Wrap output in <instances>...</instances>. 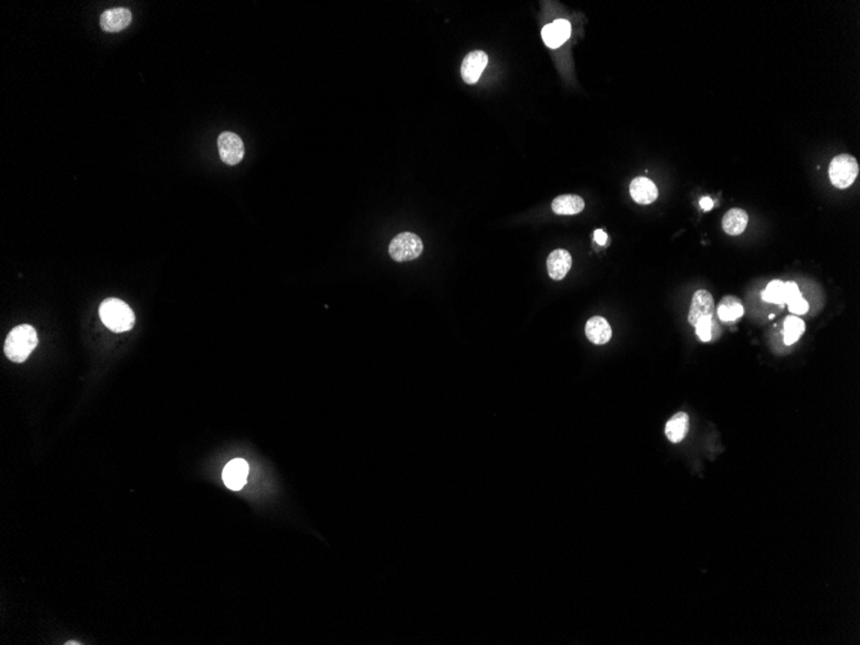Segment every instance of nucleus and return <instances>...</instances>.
Masks as SVG:
<instances>
[{"mask_svg": "<svg viewBox=\"0 0 860 645\" xmlns=\"http://www.w3.org/2000/svg\"><path fill=\"white\" fill-rule=\"evenodd\" d=\"M36 345L38 334L34 327L30 325H19L9 332L4 344V353L12 362L22 364L33 353Z\"/></svg>", "mask_w": 860, "mask_h": 645, "instance_id": "obj_1", "label": "nucleus"}, {"mask_svg": "<svg viewBox=\"0 0 860 645\" xmlns=\"http://www.w3.org/2000/svg\"><path fill=\"white\" fill-rule=\"evenodd\" d=\"M100 317L107 329L114 332H125L133 329L136 317L132 308L120 299H106L100 306Z\"/></svg>", "mask_w": 860, "mask_h": 645, "instance_id": "obj_2", "label": "nucleus"}, {"mask_svg": "<svg viewBox=\"0 0 860 645\" xmlns=\"http://www.w3.org/2000/svg\"><path fill=\"white\" fill-rule=\"evenodd\" d=\"M859 174V165L857 159L847 155L843 153L836 156L835 159H832L831 165H829V179L831 183L835 187L843 189V188L850 187L854 180L857 179Z\"/></svg>", "mask_w": 860, "mask_h": 645, "instance_id": "obj_3", "label": "nucleus"}, {"mask_svg": "<svg viewBox=\"0 0 860 645\" xmlns=\"http://www.w3.org/2000/svg\"><path fill=\"white\" fill-rule=\"evenodd\" d=\"M424 250L421 238L411 232H403L393 238L389 255L396 262H409L419 258Z\"/></svg>", "mask_w": 860, "mask_h": 645, "instance_id": "obj_4", "label": "nucleus"}, {"mask_svg": "<svg viewBox=\"0 0 860 645\" xmlns=\"http://www.w3.org/2000/svg\"><path fill=\"white\" fill-rule=\"evenodd\" d=\"M218 150L221 162L227 165H237L245 155V146L242 139L232 132L221 133L218 138Z\"/></svg>", "mask_w": 860, "mask_h": 645, "instance_id": "obj_5", "label": "nucleus"}, {"mask_svg": "<svg viewBox=\"0 0 860 645\" xmlns=\"http://www.w3.org/2000/svg\"><path fill=\"white\" fill-rule=\"evenodd\" d=\"M488 63L485 52H470L461 63V77L467 84H476Z\"/></svg>", "mask_w": 860, "mask_h": 645, "instance_id": "obj_6", "label": "nucleus"}, {"mask_svg": "<svg viewBox=\"0 0 860 645\" xmlns=\"http://www.w3.org/2000/svg\"><path fill=\"white\" fill-rule=\"evenodd\" d=\"M132 20V12L128 8L119 7L104 10L100 18V25L106 33H119L130 25Z\"/></svg>", "mask_w": 860, "mask_h": 645, "instance_id": "obj_7", "label": "nucleus"}, {"mask_svg": "<svg viewBox=\"0 0 860 645\" xmlns=\"http://www.w3.org/2000/svg\"><path fill=\"white\" fill-rule=\"evenodd\" d=\"M714 312H715V302H714L712 295L707 290L696 291L691 299L689 317H688L690 325L696 326V323L698 322L702 317H712Z\"/></svg>", "mask_w": 860, "mask_h": 645, "instance_id": "obj_8", "label": "nucleus"}, {"mask_svg": "<svg viewBox=\"0 0 860 645\" xmlns=\"http://www.w3.org/2000/svg\"><path fill=\"white\" fill-rule=\"evenodd\" d=\"M249 465L244 458L230 460L223 470V481L230 490H241L247 481Z\"/></svg>", "mask_w": 860, "mask_h": 645, "instance_id": "obj_9", "label": "nucleus"}, {"mask_svg": "<svg viewBox=\"0 0 860 645\" xmlns=\"http://www.w3.org/2000/svg\"><path fill=\"white\" fill-rule=\"evenodd\" d=\"M571 35V25L567 20H556L542 29V39L549 48H559Z\"/></svg>", "mask_w": 860, "mask_h": 645, "instance_id": "obj_10", "label": "nucleus"}, {"mask_svg": "<svg viewBox=\"0 0 860 645\" xmlns=\"http://www.w3.org/2000/svg\"><path fill=\"white\" fill-rule=\"evenodd\" d=\"M630 195L635 203L641 205L652 204L658 197L657 186L650 179H632L630 185Z\"/></svg>", "mask_w": 860, "mask_h": 645, "instance_id": "obj_11", "label": "nucleus"}, {"mask_svg": "<svg viewBox=\"0 0 860 645\" xmlns=\"http://www.w3.org/2000/svg\"><path fill=\"white\" fill-rule=\"evenodd\" d=\"M572 267V256L567 250H554L547 258L549 276L555 281L563 280Z\"/></svg>", "mask_w": 860, "mask_h": 645, "instance_id": "obj_12", "label": "nucleus"}, {"mask_svg": "<svg viewBox=\"0 0 860 645\" xmlns=\"http://www.w3.org/2000/svg\"><path fill=\"white\" fill-rule=\"evenodd\" d=\"M585 332H586L588 339L596 345L607 344L612 338L611 325L608 323L604 317H600V316H595L588 320Z\"/></svg>", "mask_w": 860, "mask_h": 645, "instance_id": "obj_13", "label": "nucleus"}, {"mask_svg": "<svg viewBox=\"0 0 860 645\" xmlns=\"http://www.w3.org/2000/svg\"><path fill=\"white\" fill-rule=\"evenodd\" d=\"M688 430H689V417L685 412H679L667 421L664 433L669 438V441L679 443L685 438Z\"/></svg>", "mask_w": 860, "mask_h": 645, "instance_id": "obj_14", "label": "nucleus"}, {"mask_svg": "<svg viewBox=\"0 0 860 645\" xmlns=\"http://www.w3.org/2000/svg\"><path fill=\"white\" fill-rule=\"evenodd\" d=\"M749 224V214L743 209H730L723 218V229L730 236H738Z\"/></svg>", "mask_w": 860, "mask_h": 645, "instance_id": "obj_15", "label": "nucleus"}, {"mask_svg": "<svg viewBox=\"0 0 860 645\" xmlns=\"http://www.w3.org/2000/svg\"><path fill=\"white\" fill-rule=\"evenodd\" d=\"M744 313V309L742 306L741 299L737 297L728 295L720 300V304L717 306V314L719 318L723 322H734L737 320H740L742 316Z\"/></svg>", "mask_w": 860, "mask_h": 645, "instance_id": "obj_16", "label": "nucleus"}, {"mask_svg": "<svg viewBox=\"0 0 860 645\" xmlns=\"http://www.w3.org/2000/svg\"><path fill=\"white\" fill-rule=\"evenodd\" d=\"M553 212L559 215H574L585 209V201L577 195H563L554 199Z\"/></svg>", "mask_w": 860, "mask_h": 645, "instance_id": "obj_17", "label": "nucleus"}, {"mask_svg": "<svg viewBox=\"0 0 860 645\" xmlns=\"http://www.w3.org/2000/svg\"><path fill=\"white\" fill-rule=\"evenodd\" d=\"M805 332V322L796 317L790 316L784 321V344L791 345L800 339L801 335Z\"/></svg>", "mask_w": 860, "mask_h": 645, "instance_id": "obj_18", "label": "nucleus"}, {"mask_svg": "<svg viewBox=\"0 0 860 645\" xmlns=\"http://www.w3.org/2000/svg\"><path fill=\"white\" fill-rule=\"evenodd\" d=\"M783 288V281H772V282L767 285V289L764 290V291H763V294H761L763 300H765L767 303H774V304H781V306H784Z\"/></svg>", "mask_w": 860, "mask_h": 645, "instance_id": "obj_19", "label": "nucleus"}, {"mask_svg": "<svg viewBox=\"0 0 860 645\" xmlns=\"http://www.w3.org/2000/svg\"><path fill=\"white\" fill-rule=\"evenodd\" d=\"M712 317H702L698 322L696 323V332L701 341L707 343L712 340Z\"/></svg>", "mask_w": 860, "mask_h": 645, "instance_id": "obj_20", "label": "nucleus"}, {"mask_svg": "<svg viewBox=\"0 0 860 645\" xmlns=\"http://www.w3.org/2000/svg\"><path fill=\"white\" fill-rule=\"evenodd\" d=\"M801 297L800 290L799 286L790 281V282H784L783 288V303H790L793 299Z\"/></svg>", "mask_w": 860, "mask_h": 645, "instance_id": "obj_21", "label": "nucleus"}, {"mask_svg": "<svg viewBox=\"0 0 860 645\" xmlns=\"http://www.w3.org/2000/svg\"><path fill=\"white\" fill-rule=\"evenodd\" d=\"M787 304H788L790 311L795 314H805L809 311V303L802 297H796Z\"/></svg>", "mask_w": 860, "mask_h": 645, "instance_id": "obj_22", "label": "nucleus"}, {"mask_svg": "<svg viewBox=\"0 0 860 645\" xmlns=\"http://www.w3.org/2000/svg\"><path fill=\"white\" fill-rule=\"evenodd\" d=\"M594 238H595L596 242L599 245H602V247H604L605 244H607V240H608V236H607V233H605L603 229H596L595 232H594Z\"/></svg>", "mask_w": 860, "mask_h": 645, "instance_id": "obj_23", "label": "nucleus"}, {"mask_svg": "<svg viewBox=\"0 0 860 645\" xmlns=\"http://www.w3.org/2000/svg\"><path fill=\"white\" fill-rule=\"evenodd\" d=\"M699 205H701V208H702L703 210L708 212V210H711V209H712V206H714V201H712L710 197H702V199H701V201H699Z\"/></svg>", "mask_w": 860, "mask_h": 645, "instance_id": "obj_24", "label": "nucleus"}]
</instances>
